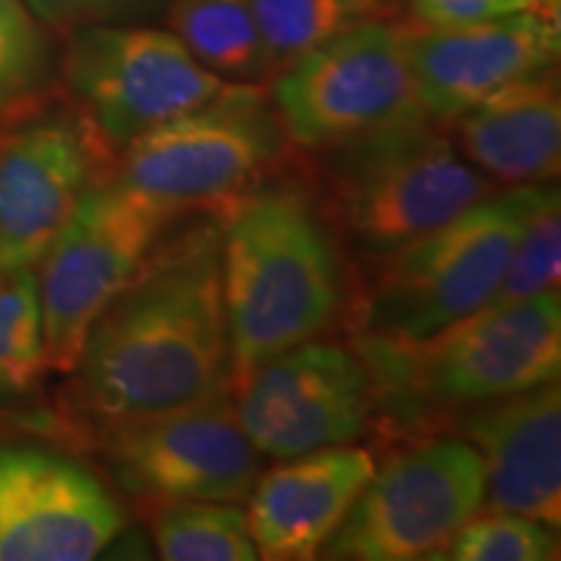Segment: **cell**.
Returning a JSON list of instances; mask_svg holds the SVG:
<instances>
[{
  "mask_svg": "<svg viewBox=\"0 0 561 561\" xmlns=\"http://www.w3.org/2000/svg\"><path fill=\"white\" fill-rule=\"evenodd\" d=\"M60 398V432L83 442L231 388L219 219L161 237L94 322Z\"/></svg>",
  "mask_w": 561,
  "mask_h": 561,
  "instance_id": "6da1fadb",
  "label": "cell"
},
{
  "mask_svg": "<svg viewBox=\"0 0 561 561\" xmlns=\"http://www.w3.org/2000/svg\"><path fill=\"white\" fill-rule=\"evenodd\" d=\"M214 216L234 380L322 339L348 310L354 278L310 178L276 172Z\"/></svg>",
  "mask_w": 561,
  "mask_h": 561,
  "instance_id": "7a4b0ae2",
  "label": "cell"
},
{
  "mask_svg": "<svg viewBox=\"0 0 561 561\" xmlns=\"http://www.w3.org/2000/svg\"><path fill=\"white\" fill-rule=\"evenodd\" d=\"M310 153L322 210L343 250L367 265L502 191L424 110Z\"/></svg>",
  "mask_w": 561,
  "mask_h": 561,
  "instance_id": "3957f363",
  "label": "cell"
},
{
  "mask_svg": "<svg viewBox=\"0 0 561 561\" xmlns=\"http://www.w3.org/2000/svg\"><path fill=\"white\" fill-rule=\"evenodd\" d=\"M356 351L377 390L403 421L455 413L468 405L559 382V289L502 307H481L424 341L398 343L356 335Z\"/></svg>",
  "mask_w": 561,
  "mask_h": 561,
  "instance_id": "277c9868",
  "label": "cell"
},
{
  "mask_svg": "<svg viewBox=\"0 0 561 561\" xmlns=\"http://www.w3.org/2000/svg\"><path fill=\"white\" fill-rule=\"evenodd\" d=\"M546 185L502 187L354 280L348 320L362 339L413 343L481 310Z\"/></svg>",
  "mask_w": 561,
  "mask_h": 561,
  "instance_id": "5b68a950",
  "label": "cell"
},
{
  "mask_svg": "<svg viewBox=\"0 0 561 561\" xmlns=\"http://www.w3.org/2000/svg\"><path fill=\"white\" fill-rule=\"evenodd\" d=\"M289 136L261 87L224 94L146 130L117 153L115 178L172 214H219L284 170Z\"/></svg>",
  "mask_w": 561,
  "mask_h": 561,
  "instance_id": "8992f818",
  "label": "cell"
},
{
  "mask_svg": "<svg viewBox=\"0 0 561 561\" xmlns=\"http://www.w3.org/2000/svg\"><path fill=\"white\" fill-rule=\"evenodd\" d=\"M174 219L178 214L115 174L83 195L34 268L47 369L73 371L94 322L138 276Z\"/></svg>",
  "mask_w": 561,
  "mask_h": 561,
  "instance_id": "52a82bcc",
  "label": "cell"
},
{
  "mask_svg": "<svg viewBox=\"0 0 561 561\" xmlns=\"http://www.w3.org/2000/svg\"><path fill=\"white\" fill-rule=\"evenodd\" d=\"M60 83L115 153L231 87L203 68L170 30L153 24H91L68 32Z\"/></svg>",
  "mask_w": 561,
  "mask_h": 561,
  "instance_id": "ba28073f",
  "label": "cell"
},
{
  "mask_svg": "<svg viewBox=\"0 0 561 561\" xmlns=\"http://www.w3.org/2000/svg\"><path fill=\"white\" fill-rule=\"evenodd\" d=\"M140 507L161 502H244L261 476L231 388L178 409L104 426L81 442Z\"/></svg>",
  "mask_w": 561,
  "mask_h": 561,
  "instance_id": "9c48e42d",
  "label": "cell"
},
{
  "mask_svg": "<svg viewBox=\"0 0 561 561\" xmlns=\"http://www.w3.org/2000/svg\"><path fill=\"white\" fill-rule=\"evenodd\" d=\"M483 510L479 453L458 434L424 437L375 468L322 559H442L453 536Z\"/></svg>",
  "mask_w": 561,
  "mask_h": 561,
  "instance_id": "30bf717a",
  "label": "cell"
},
{
  "mask_svg": "<svg viewBox=\"0 0 561 561\" xmlns=\"http://www.w3.org/2000/svg\"><path fill=\"white\" fill-rule=\"evenodd\" d=\"M271 102L297 149L318 151L421 110L409 24L375 21L305 53L273 76Z\"/></svg>",
  "mask_w": 561,
  "mask_h": 561,
  "instance_id": "8fae6325",
  "label": "cell"
},
{
  "mask_svg": "<svg viewBox=\"0 0 561 561\" xmlns=\"http://www.w3.org/2000/svg\"><path fill=\"white\" fill-rule=\"evenodd\" d=\"M240 424L265 458L354 445L377 419V390L354 346L314 339L231 380Z\"/></svg>",
  "mask_w": 561,
  "mask_h": 561,
  "instance_id": "7c38bea8",
  "label": "cell"
},
{
  "mask_svg": "<svg viewBox=\"0 0 561 561\" xmlns=\"http://www.w3.org/2000/svg\"><path fill=\"white\" fill-rule=\"evenodd\" d=\"M117 153L70 104L0 128V268H37L91 187L115 174Z\"/></svg>",
  "mask_w": 561,
  "mask_h": 561,
  "instance_id": "4fadbf2b",
  "label": "cell"
},
{
  "mask_svg": "<svg viewBox=\"0 0 561 561\" xmlns=\"http://www.w3.org/2000/svg\"><path fill=\"white\" fill-rule=\"evenodd\" d=\"M125 528L89 468L37 442L0 445V561H89Z\"/></svg>",
  "mask_w": 561,
  "mask_h": 561,
  "instance_id": "5bb4252c",
  "label": "cell"
},
{
  "mask_svg": "<svg viewBox=\"0 0 561 561\" xmlns=\"http://www.w3.org/2000/svg\"><path fill=\"white\" fill-rule=\"evenodd\" d=\"M409 55L421 110L450 123L510 83L559 60V16L520 11L468 26L409 24Z\"/></svg>",
  "mask_w": 561,
  "mask_h": 561,
  "instance_id": "9a60e30c",
  "label": "cell"
},
{
  "mask_svg": "<svg viewBox=\"0 0 561 561\" xmlns=\"http://www.w3.org/2000/svg\"><path fill=\"white\" fill-rule=\"evenodd\" d=\"M453 432L479 453L483 507L561 525L559 382L453 413Z\"/></svg>",
  "mask_w": 561,
  "mask_h": 561,
  "instance_id": "2e32d148",
  "label": "cell"
},
{
  "mask_svg": "<svg viewBox=\"0 0 561 561\" xmlns=\"http://www.w3.org/2000/svg\"><path fill=\"white\" fill-rule=\"evenodd\" d=\"M375 468L369 450L341 445L286 458L257 476L244 515L261 559H318Z\"/></svg>",
  "mask_w": 561,
  "mask_h": 561,
  "instance_id": "e0dca14e",
  "label": "cell"
},
{
  "mask_svg": "<svg viewBox=\"0 0 561 561\" xmlns=\"http://www.w3.org/2000/svg\"><path fill=\"white\" fill-rule=\"evenodd\" d=\"M458 151L500 187L557 182L561 94L553 70L528 76L447 123Z\"/></svg>",
  "mask_w": 561,
  "mask_h": 561,
  "instance_id": "ac0fdd59",
  "label": "cell"
},
{
  "mask_svg": "<svg viewBox=\"0 0 561 561\" xmlns=\"http://www.w3.org/2000/svg\"><path fill=\"white\" fill-rule=\"evenodd\" d=\"M164 21L193 58L224 81L261 87L276 76L250 0H172Z\"/></svg>",
  "mask_w": 561,
  "mask_h": 561,
  "instance_id": "d6986e66",
  "label": "cell"
},
{
  "mask_svg": "<svg viewBox=\"0 0 561 561\" xmlns=\"http://www.w3.org/2000/svg\"><path fill=\"white\" fill-rule=\"evenodd\" d=\"M273 70L375 21L405 16L409 0H250Z\"/></svg>",
  "mask_w": 561,
  "mask_h": 561,
  "instance_id": "ffe728a7",
  "label": "cell"
},
{
  "mask_svg": "<svg viewBox=\"0 0 561 561\" xmlns=\"http://www.w3.org/2000/svg\"><path fill=\"white\" fill-rule=\"evenodd\" d=\"M60 66L47 26L24 0H0V117L21 121L53 107Z\"/></svg>",
  "mask_w": 561,
  "mask_h": 561,
  "instance_id": "44dd1931",
  "label": "cell"
},
{
  "mask_svg": "<svg viewBox=\"0 0 561 561\" xmlns=\"http://www.w3.org/2000/svg\"><path fill=\"white\" fill-rule=\"evenodd\" d=\"M34 268H0V413L30 405L47 375Z\"/></svg>",
  "mask_w": 561,
  "mask_h": 561,
  "instance_id": "7402d4cb",
  "label": "cell"
},
{
  "mask_svg": "<svg viewBox=\"0 0 561 561\" xmlns=\"http://www.w3.org/2000/svg\"><path fill=\"white\" fill-rule=\"evenodd\" d=\"M153 543L167 561H255L248 515L240 502L149 504Z\"/></svg>",
  "mask_w": 561,
  "mask_h": 561,
  "instance_id": "603a6c76",
  "label": "cell"
},
{
  "mask_svg": "<svg viewBox=\"0 0 561 561\" xmlns=\"http://www.w3.org/2000/svg\"><path fill=\"white\" fill-rule=\"evenodd\" d=\"M561 278V201L559 187H546L517 237L507 268L483 307H502L559 289Z\"/></svg>",
  "mask_w": 561,
  "mask_h": 561,
  "instance_id": "cb8c5ba5",
  "label": "cell"
},
{
  "mask_svg": "<svg viewBox=\"0 0 561 561\" xmlns=\"http://www.w3.org/2000/svg\"><path fill=\"white\" fill-rule=\"evenodd\" d=\"M453 561H551L559 559L557 528L517 512H476L455 533L445 557Z\"/></svg>",
  "mask_w": 561,
  "mask_h": 561,
  "instance_id": "d4e9b609",
  "label": "cell"
},
{
  "mask_svg": "<svg viewBox=\"0 0 561 561\" xmlns=\"http://www.w3.org/2000/svg\"><path fill=\"white\" fill-rule=\"evenodd\" d=\"M47 30L73 32L91 24H157L172 0H24Z\"/></svg>",
  "mask_w": 561,
  "mask_h": 561,
  "instance_id": "484cf974",
  "label": "cell"
},
{
  "mask_svg": "<svg viewBox=\"0 0 561 561\" xmlns=\"http://www.w3.org/2000/svg\"><path fill=\"white\" fill-rule=\"evenodd\" d=\"M413 21L421 26H468L520 11H543L559 16V5L546 0H411Z\"/></svg>",
  "mask_w": 561,
  "mask_h": 561,
  "instance_id": "4316f807",
  "label": "cell"
},
{
  "mask_svg": "<svg viewBox=\"0 0 561 561\" xmlns=\"http://www.w3.org/2000/svg\"><path fill=\"white\" fill-rule=\"evenodd\" d=\"M546 3H551V5H559V0H546Z\"/></svg>",
  "mask_w": 561,
  "mask_h": 561,
  "instance_id": "83f0119b",
  "label": "cell"
},
{
  "mask_svg": "<svg viewBox=\"0 0 561 561\" xmlns=\"http://www.w3.org/2000/svg\"><path fill=\"white\" fill-rule=\"evenodd\" d=\"M5 123H9V121H5V117H0V128H3V125H5Z\"/></svg>",
  "mask_w": 561,
  "mask_h": 561,
  "instance_id": "f1b7e54d",
  "label": "cell"
},
{
  "mask_svg": "<svg viewBox=\"0 0 561 561\" xmlns=\"http://www.w3.org/2000/svg\"><path fill=\"white\" fill-rule=\"evenodd\" d=\"M409 3H411V0H409Z\"/></svg>",
  "mask_w": 561,
  "mask_h": 561,
  "instance_id": "f546056e",
  "label": "cell"
}]
</instances>
